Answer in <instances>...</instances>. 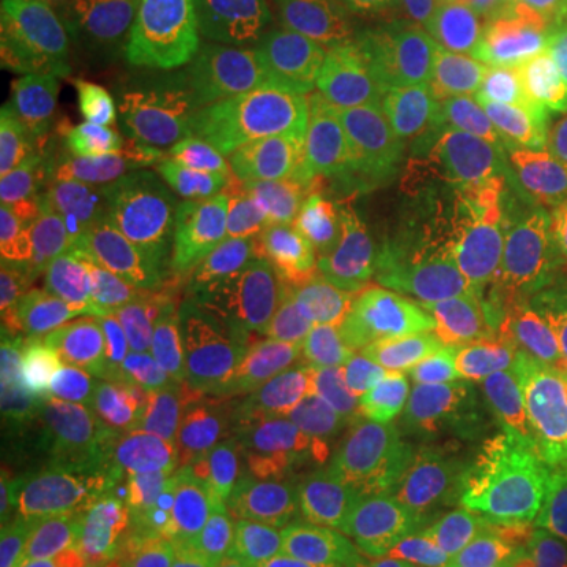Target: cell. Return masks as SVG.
I'll list each match as a JSON object with an SVG mask.
<instances>
[{"label":"cell","mask_w":567,"mask_h":567,"mask_svg":"<svg viewBox=\"0 0 567 567\" xmlns=\"http://www.w3.org/2000/svg\"><path fill=\"white\" fill-rule=\"evenodd\" d=\"M140 63L102 7L89 0H3V136L35 148L133 155Z\"/></svg>","instance_id":"1"},{"label":"cell","mask_w":567,"mask_h":567,"mask_svg":"<svg viewBox=\"0 0 567 567\" xmlns=\"http://www.w3.org/2000/svg\"><path fill=\"white\" fill-rule=\"evenodd\" d=\"M303 341L221 365L218 435L240 464L324 533L341 527L357 410L344 379Z\"/></svg>","instance_id":"2"},{"label":"cell","mask_w":567,"mask_h":567,"mask_svg":"<svg viewBox=\"0 0 567 567\" xmlns=\"http://www.w3.org/2000/svg\"><path fill=\"white\" fill-rule=\"evenodd\" d=\"M385 0H281L249 114L268 133L350 140L401 99Z\"/></svg>","instance_id":"3"},{"label":"cell","mask_w":567,"mask_h":567,"mask_svg":"<svg viewBox=\"0 0 567 567\" xmlns=\"http://www.w3.org/2000/svg\"><path fill=\"white\" fill-rule=\"evenodd\" d=\"M385 271L457 312L505 281L567 268V177H517L416 208L388 224Z\"/></svg>","instance_id":"4"},{"label":"cell","mask_w":567,"mask_h":567,"mask_svg":"<svg viewBox=\"0 0 567 567\" xmlns=\"http://www.w3.org/2000/svg\"><path fill=\"white\" fill-rule=\"evenodd\" d=\"M347 155L385 196L391 218L539 171L514 99L413 85Z\"/></svg>","instance_id":"5"},{"label":"cell","mask_w":567,"mask_h":567,"mask_svg":"<svg viewBox=\"0 0 567 567\" xmlns=\"http://www.w3.org/2000/svg\"><path fill=\"white\" fill-rule=\"evenodd\" d=\"M237 221L259 278L322 300L385 271L382 240L394 218L344 148L322 171L249 183Z\"/></svg>","instance_id":"6"},{"label":"cell","mask_w":567,"mask_h":567,"mask_svg":"<svg viewBox=\"0 0 567 567\" xmlns=\"http://www.w3.org/2000/svg\"><path fill=\"white\" fill-rule=\"evenodd\" d=\"M281 0H145L117 22L140 73L183 111L252 102Z\"/></svg>","instance_id":"7"},{"label":"cell","mask_w":567,"mask_h":567,"mask_svg":"<svg viewBox=\"0 0 567 567\" xmlns=\"http://www.w3.org/2000/svg\"><path fill=\"white\" fill-rule=\"evenodd\" d=\"M457 382L357 410L347 457L341 539L350 551L385 543L451 476Z\"/></svg>","instance_id":"8"},{"label":"cell","mask_w":567,"mask_h":567,"mask_svg":"<svg viewBox=\"0 0 567 567\" xmlns=\"http://www.w3.org/2000/svg\"><path fill=\"white\" fill-rule=\"evenodd\" d=\"M142 498L183 517L259 567H331V533L246 470L221 435L205 439Z\"/></svg>","instance_id":"9"},{"label":"cell","mask_w":567,"mask_h":567,"mask_svg":"<svg viewBox=\"0 0 567 567\" xmlns=\"http://www.w3.org/2000/svg\"><path fill=\"white\" fill-rule=\"evenodd\" d=\"M401 70L457 92H486L527 73L543 41L533 0H385Z\"/></svg>","instance_id":"10"},{"label":"cell","mask_w":567,"mask_h":567,"mask_svg":"<svg viewBox=\"0 0 567 567\" xmlns=\"http://www.w3.org/2000/svg\"><path fill=\"white\" fill-rule=\"evenodd\" d=\"M328 316L331 309L319 297H306L259 278L240 303L193 312H152L142 306L126 309L121 319L111 322L107 360L221 369L256 347L281 341L303 328L309 331Z\"/></svg>","instance_id":"11"},{"label":"cell","mask_w":567,"mask_h":567,"mask_svg":"<svg viewBox=\"0 0 567 567\" xmlns=\"http://www.w3.org/2000/svg\"><path fill=\"white\" fill-rule=\"evenodd\" d=\"M111 423L126 435L145 492L205 439L218 435L221 369H181L152 360H107L92 375Z\"/></svg>","instance_id":"12"},{"label":"cell","mask_w":567,"mask_h":567,"mask_svg":"<svg viewBox=\"0 0 567 567\" xmlns=\"http://www.w3.org/2000/svg\"><path fill=\"white\" fill-rule=\"evenodd\" d=\"M121 167L107 148H51L22 167L20 212L70 284L107 249Z\"/></svg>","instance_id":"13"},{"label":"cell","mask_w":567,"mask_h":567,"mask_svg":"<svg viewBox=\"0 0 567 567\" xmlns=\"http://www.w3.org/2000/svg\"><path fill=\"white\" fill-rule=\"evenodd\" d=\"M111 324L99 322L85 306L66 303L29 334L22 344L0 353V401L20 413L54 451L80 429L82 372L107 360Z\"/></svg>","instance_id":"14"},{"label":"cell","mask_w":567,"mask_h":567,"mask_svg":"<svg viewBox=\"0 0 567 567\" xmlns=\"http://www.w3.org/2000/svg\"><path fill=\"white\" fill-rule=\"evenodd\" d=\"M457 328L476 363L567 360V268L488 287L457 309Z\"/></svg>","instance_id":"15"},{"label":"cell","mask_w":567,"mask_h":567,"mask_svg":"<svg viewBox=\"0 0 567 567\" xmlns=\"http://www.w3.org/2000/svg\"><path fill=\"white\" fill-rule=\"evenodd\" d=\"M66 492L61 529L70 548L89 546L95 529L123 507L136 505L145 495L133 447L111 416L104 413L92 385L80 391V429L58 451Z\"/></svg>","instance_id":"16"},{"label":"cell","mask_w":567,"mask_h":567,"mask_svg":"<svg viewBox=\"0 0 567 567\" xmlns=\"http://www.w3.org/2000/svg\"><path fill=\"white\" fill-rule=\"evenodd\" d=\"M514 514H524L517 473L447 476L379 546L375 567L442 565Z\"/></svg>","instance_id":"17"},{"label":"cell","mask_w":567,"mask_h":567,"mask_svg":"<svg viewBox=\"0 0 567 567\" xmlns=\"http://www.w3.org/2000/svg\"><path fill=\"white\" fill-rule=\"evenodd\" d=\"M309 338L347 385L357 388L369 401L420 398L425 391L451 382L464 365L461 353L439 347L401 344L365 331L338 312L309 328Z\"/></svg>","instance_id":"18"},{"label":"cell","mask_w":567,"mask_h":567,"mask_svg":"<svg viewBox=\"0 0 567 567\" xmlns=\"http://www.w3.org/2000/svg\"><path fill=\"white\" fill-rule=\"evenodd\" d=\"M121 268L130 278L133 300L152 312H193L240 303L252 284L221 252L189 249L181 244L140 252H121Z\"/></svg>","instance_id":"19"},{"label":"cell","mask_w":567,"mask_h":567,"mask_svg":"<svg viewBox=\"0 0 567 567\" xmlns=\"http://www.w3.org/2000/svg\"><path fill=\"white\" fill-rule=\"evenodd\" d=\"M466 369V363H464ZM454 464L451 476H505L517 473L539 451L524 413L495 382L473 365L457 379Z\"/></svg>","instance_id":"20"},{"label":"cell","mask_w":567,"mask_h":567,"mask_svg":"<svg viewBox=\"0 0 567 567\" xmlns=\"http://www.w3.org/2000/svg\"><path fill=\"white\" fill-rule=\"evenodd\" d=\"M66 284L20 205H10L0 221V353L22 344L66 303Z\"/></svg>","instance_id":"21"},{"label":"cell","mask_w":567,"mask_h":567,"mask_svg":"<svg viewBox=\"0 0 567 567\" xmlns=\"http://www.w3.org/2000/svg\"><path fill=\"white\" fill-rule=\"evenodd\" d=\"M338 316L401 344L439 347L466 357V344L457 319H451V309L425 293L423 287L391 271L353 284L338 300Z\"/></svg>","instance_id":"22"},{"label":"cell","mask_w":567,"mask_h":567,"mask_svg":"<svg viewBox=\"0 0 567 567\" xmlns=\"http://www.w3.org/2000/svg\"><path fill=\"white\" fill-rule=\"evenodd\" d=\"M0 505L22 524H61L66 507L58 451L13 410L0 413Z\"/></svg>","instance_id":"23"},{"label":"cell","mask_w":567,"mask_h":567,"mask_svg":"<svg viewBox=\"0 0 567 567\" xmlns=\"http://www.w3.org/2000/svg\"><path fill=\"white\" fill-rule=\"evenodd\" d=\"M145 171L155 183L158 221L174 244L205 252L230 246L234 215L221 186L208 174L171 158H145Z\"/></svg>","instance_id":"24"},{"label":"cell","mask_w":567,"mask_h":567,"mask_svg":"<svg viewBox=\"0 0 567 567\" xmlns=\"http://www.w3.org/2000/svg\"><path fill=\"white\" fill-rule=\"evenodd\" d=\"M89 567H183L171 514L148 498L117 511L89 539Z\"/></svg>","instance_id":"25"},{"label":"cell","mask_w":567,"mask_h":567,"mask_svg":"<svg viewBox=\"0 0 567 567\" xmlns=\"http://www.w3.org/2000/svg\"><path fill=\"white\" fill-rule=\"evenodd\" d=\"M476 369L524 413L539 451L567 447V360H507Z\"/></svg>","instance_id":"26"},{"label":"cell","mask_w":567,"mask_h":567,"mask_svg":"<svg viewBox=\"0 0 567 567\" xmlns=\"http://www.w3.org/2000/svg\"><path fill=\"white\" fill-rule=\"evenodd\" d=\"M511 99L524 117L539 171L567 177V54L533 63Z\"/></svg>","instance_id":"27"},{"label":"cell","mask_w":567,"mask_h":567,"mask_svg":"<svg viewBox=\"0 0 567 567\" xmlns=\"http://www.w3.org/2000/svg\"><path fill=\"white\" fill-rule=\"evenodd\" d=\"M435 567H567V561L529 514H514Z\"/></svg>","instance_id":"28"},{"label":"cell","mask_w":567,"mask_h":567,"mask_svg":"<svg viewBox=\"0 0 567 567\" xmlns=\"http://www.w3.org/2000/svg\"><path fill=\"white\" fill-rule=\"evenodd\" d=\"M520 505L567 561V447H543L517 470Z\"/></svg>","instance_id":"29"},{"label":"cell","mask_w":567,"mask_h":567,"mask_svg":"<svg viewBox=\"0 0 567 567\" xmlns=\"http://www.w3.org/2000/svg\"><path fill=\"white\" fill-rule=\"evenodd\" d=\"M73 548L61 524H22L3 517L0 567H63Z\"/></svg>","instance_id":"30"},{"label":"cell","mask_w":567,"mask_h":567,"mask_svg":"<svg viewBox=\"0 0 567 567\" xmlns=\"http://www.w3.org/2000/svg\"><path fill=\"white\" fill-rule=\"evenodd\" d=\"M171 520H174V529H177L183 567H259L256 561L244 558L240 551H234L230 546L218 543L215 536H208L199 527L186 524L177 514H171Z\"/></svg>","instance_id":"31"},{"label":"cell","mask_w":567,"mask_h":567,"mask_svg":"<svg viewBox=\"0 0 567 567\" xmlns=\"http://www.w3.org/2000/svg\"><path fill=\"white\" fill-rule=\"evenodd\" d=\"M89 3L102 7V10L107 13V17H111V20H121V17H126V13L140 10L145 0H89Z\"/></svg>","instance_id":"32"},{"label":"cell","mask_w":567,"mask_h":567,"mask_svg":"<svg viewBox=\"0 0 567 567\" xmlns=\"http://www.w3.org/2000/svg\"><path fill=\"white\" fill-rule=\"evenodd\" d=\"M551 10H555V22H558V35L567 51V0H551Z\"/></svg>","instance_id":"33"}]
</instances>
